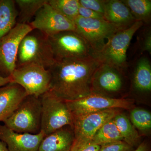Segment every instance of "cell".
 Returning <instances> with one entry per match:
<instances>
[{
    "mask_svg": "<svg viewBox=\"0 0 151 151\" xmlns=\"http://www.w3.org/2000/svg\"><path fill=\"white\" fill-rule=\"evenodd\" d=\"M29 24L33 29L39 31L48 37L65 31H76L74 22L57 12L48 2L37 13Z\"/></svg>",
    "mask_w": 151,
    "mask_h": 151,
    "instance_id": "8fae6325",
    "label": "cell"
},
{
    "mask_svg": "<svg viewBox=\"0 0 151 151\" xmlns=\"http://www.w3.org/2000/svg\"><path fill=\"white\" fill-rule=\"evenodd\" d=\"M66 102L73 118L108 109L129 110L134 103L131 99L113 98L92 92L78 100Z\"/></svg>",
    "mask_w": 151,
    "mask_h": 151,
    "instance_id": "9c48e42d",
    "label": "cell"
},
{
    "mask_svg": "<svg viewBox=\"0 0 151 151\" xmlns=\"http://www.w3.org/2000/svg\"><path fill=\"white\" fill-rule=\"evenodd\" d=\"M80 6L104 14L107 0H78Z\"/></svg>",
    "mask_w": 151,
    "mask_h": 151,
    "instance_id": "4316f807",
    "label": "cell"
},
{
    "mask_svg": "<svg viewBox=\"0 0 151 151\" xmlns=\"http://www.w3.org/2000/svg\"><path fill=\"white\" fill-rule=\"evenodd\" d=\"M48 0H16L15 2L18 6V23L29 24L31 19Z\"/></svg>",
    "mask_w": 151,
    "mask_h": 151,
    "instance_id": "44dd1931",
    "label": "cell"
},
{
    "mask_svg": "<svg viewBox=\"0 0 151 151\" xmlns=\"http://www.w3.org/2000/svg\"><path fill=\"white\" fill-rule=\"evenodd\" d=\"M113 119L106 122L97 131L92 138V142L101 146L107 143L123 140Z\"/></svg>",
    "mask_w": 151,
    "mask_h": 151,
    "instance_id": "7402d4cb",
    "label": "cell"
},
{
    "mask_svg": "<svg viewBox=\"0 0 151 151\" xmlns=\"http://www.w3.org/2000/svg\"><path fill=\"white\" fill-rule=\"evenodd\" d=\"M39 97L41 104V131L45 136L66 126L73 128V115L66 101L50 90Z\"/></svg>",
    "mask_w": 151,
    "mask_h": 151,
    "instance_id": "3957f363",
    "label": "cell"
},
{
    "mask_svg": "<svg viewBox=\"0 0 151 151\" xmlns=\"http://www.w3.org/2000/svg\"><path fill=\"white\" fill-rule=\"evenodd\" d=\"M74 139L73 129L66 126L45 136L38 151H70Z\"/></svg>",
    "mask_w": 151,
    "mask_h": 151,
    "instance_id": "e0dca14e",
    "label": "cell"
},
{
    "mask_svg": "<svg viewBox=\"0 0 151 151\" xmlns=\"http://www.w3.org/2000/svg\"><path fill=\"white\" fill-rule=\"evenodd\" d=\"M18 16L15 1L0 0V42L17 24Z\"/></svg>",
    "mask_w": 151,
    "mask_h": 151,
    "instance_id": "ac0fdd59",
    "label": "cell"
},
{
    "mask_svg": "<svg viewBox=\"0 0 151 151\" xmlns=\"http://www.w3.org/2000/svg\"><path fill=\"white\" fill-rule=\"evenodd\" d=\"M103 16L105 20L121 29L128 28L137 21L128 7L120 0H107Z\"/></svg>",
    "mask_w": 151,
    "mask_h": 151,
    "instance_id": "2e32d148",
    "label": "cell"
},
{
    "mask_svg": "<svg viewBox=\"0 0 151 151\" xmlns=\"http://www.w3.org/2000/svg\"><path fill=\"white\" fill-rule=\"evenodd\" d=\"M133 84L139 92H150L151 65L147 58L143 57L138 61L134 72Z\"/></svg>",
    "mask_w": 151,
    "mask_h": 151,
    "instance_id": "d6986e66",
    "label": "cell"
},
{
    "mask_svg": "<svg viewBox=\"0 0 151 151\" xmlns=\"http://www.w3.org/2000/svg\"><path fill=\"white\" fill-rule=\"evenodd\" d=\"M48 3L60 14L74 22L78 16V0H48Z\"/></svg>",
    "mask_w": 151,
    "mask_h": 151,
    "instance_id": "cb8c5ba5",
    "label": "cell"
},
{
    "mask_svg": "<svg viewBox=\"0 0 151 151\" xmlns=\"http://www.w3.org/2000/svg\"><path fill=\"white\" fill-rule=\"evenodd\" d=\"M134 151H150V147L147 143L144 142L140 144Z\"/></svg>",
    "mask_w": 151,
    "mask_h": 151,
    "instance_id": "4dcf8cb0",
    "label": "cell"
},
{
    "mask_svg": "<svg viewBox=\"0 0 151 151\" xmlns=\"http://www.w3.org/2000/svg\"><path fill=\"white\" fill-rule=\"evenodd\" d=\"M27 96L24 89L15 83L0 87V122L7 119Z\"/></svg>",
    "mask_w": 151,
    "mask_h": 151,
    "instance_id": "9a60e30c",
    "label": "cell"
},
{
    "mask_svg": "<svg viewBox=\"0 0 151 151\" xmlns=\"http://www.w3.org/2000/svg\"><path fill=\"white\" fill-rule=\"evenodd\" d=\"M41 104L40 97L27 95L4 122L18 133L37 134L41 131Z\"/></svg>",
    "mask_w": 151,
    "mask_h": 151,
    "instance_id": "277c9868",
    "label": "cell"
},
{
    "mask_svg": "<svg viewBox=\"0 0 151 151\" xmlns=\"http://www.w3.org/2000/svg\"><path fill=\"white\" fill-rule=\"evenodd\" d=\"M29 24L18 23L0 42V75L10 77L17 67V57L23 38L33 30Z\"/></svg>",
    "mask_w": 151,
    "mask_h": 151,
    "instance_id": "30bf717a",
    "label": "cell"
},
{
    "mask_svg": "<svg viewBox=\"0 0 151 151\" xmlns=\"http://www.w3.org/2000/svg\"><path fill=\"white\" fill-rule=\"evenodd\" d=\"M113 119L123 141L133 147L140 144V137L139 133L125 114L119 113Z\"/></svg>",
    "mask_w": 151,
    "mask_h": 151,
    "instance_id": "ffe728a7",
    "label": "cell"
},
{
    "mask_svg": "<svg viewBox=\"0 0 151 151\" xmlns=\"http://www.w3.org/2000/svg\"><path fill=\"white\" fill-rule=\"evenodd\" d=\"M12 82L22 86L27 95L39 97L50 89L51 75L48 69L37 64L17 66L11 76Z\"/></svg>",
    "mask_w": 151,
    "mask_h": 151,
    "instance_id": "8992f818",
    "label": "cell"
},
{
    "mask_svg": "<svg viewBox=\"0 0 151 151\" xmlns=\"http://www.w3.org/2000/svg\"><path fill=\"white\" fill-rule=\"evenodd\" d=\"M55 61L48 36L33 29L23 38L19 48L17 67L33 63L48 69Z\"/></svg>",
    "mask_w": 151,
    "mask_h": 151,
    "instance_id": "7a4b0ae2",
    "label": "cell"
},
{
    "mask_svg": "<svg viewBox=\"0 0 151 151\" xmlns=\"http://www.w3.org/2000/svg\"><path fill=\"white\" fill-rule=\"evenodd\" d=\"M74 23L76 32L89 43L95 57L102 50L106 42L121 29L105 19H87L78 16Z\"/></svg>",
    "mask_w": 151,
    "mask_h": 151,
    "instance_id": "52a82bcc",
    "label": "cell"
},
{
    "mask_svg": "<svg viewBox=\"0 0 151 151\" xmlns=\"http://www.w3.org/2000/svg\"><path fill=\"white\" fill-rule=\"evenodd\" d=\"M48 37L55 60L95 56L89 43L76 32L65 31Z\"/></svg>",
    "mask_w": 151,
    "mask_h": 151,
    "instance_id": "ba28073f",
    "label": "cell"
},
{
    "mask_svg": "<svg viewBox=\"0 0 151 151\" xmlns=\"http://www.w3.org/2000/svg\"><path fill=\"white\" fill-rule=\"evenodd\" d=\"M143 24L137 21L130 27L118 31L107 41L96 57L102 63L123 69L127 65V51L135 33Z\"/></svg>",
    "mask_w": 151,
    "mask_h": 151,
    "instance_id": "5b68a950",
    "label": "cell"
},
{
    "mask_svg": "<svg viewBox=\"0 0 151 151\" xmlns=\"http://www.w3.org/2000/svg\"><path fill=\"white\" fill-rule=\"evenodd\" d=\"M100 147L92 141L81 142L74 140L70 151H99Z\"/></svg>",
    "mask_w": 151,
    "mask_h": 151,
    "instance_id": "83f0119b",
    "label": "cell"
},
{
    "mask_svg": "<svg viewBox=\"0 0 151 151\" xmlns=\"http://www.w3.org/2000/svg\"><path fill=\"white\" fill-rule=\"evenodd\" d=\"M78 16L87 19H105L103 14L83 7L81 6L78 9Z\"/></svg>",
    "mask_w": 151,
    "mask_h": 151,
    "instance_id": "f1b7e54d",
    "label": "cell"
},
{
    "mask_svg": "<svg viewBox=\"0 0 151 151\" xmlns=\"http://www.w3.org/2000/svg\"><path fill=\"white\" fill-rule=\"evenodd\" d=\"M12 82L11 77H4L0 75V87Z\"/></svg>",
    "mask_w": 151,
    "mask_h": 151,
    "instance_id": "1f68e13d",
    "label": "cell"
},
{
    "mask_svg": "<svg viewBox=\"0 0 151 151\" xmlns=\"http://www.w3.org/2000/svg\"><path fill=\"white\" fill-rule=\"evenodd\" d=\"M0 151H9L5 143L0 140Z\"/></svg>",
    "mask_w": 151,
    "mask_h": 151,
    "instance_id": "d6a6232c",
    "label": "cell"
},
{
    "mask_svg": "<svg viewBox=\"0 0 151 151\" xmlns=\"http://www.w3.org/2000/svg\"><path fill=\"white\" fill-rule=\"evenodd\" d=\"M118 109H111L73 118L74 140L92 141L95 133L106 122L120 113Z\"/></svg>",
    "mask_w": 151,
    "mask_h": 151,
    "instance_id": "7c38bea8",
    "label": "cell"
},
{
    "mask_svg": "<svg viewBox=\"0 0 151 151\" xmlns=\"http://www.w3.org/2000/svg\"><path fill=\"white\" fill-rule=\"evenodd\" d=\"M45 137L42 131L37 134L18 133L0 125V140L5 143L9 151H38Z\"/></svg>",
    "mask_w": 151,
    "mask_h": 151,
    "instance_id": "5bb4252c",
    "label": "cell"
},
{
    "mask_svg": "<svg viewBox=\"0 0 151 151\" xmlns=\"http://www.w3.org/2000/svg\"><path fill=\"white\" fill-rule=\"evenodd\" d=\"M121 70L113 65L101 63L92 76L91 92L108 97L119 92L123 84Z\"/></svg>",
    "mask_w": 151,
    "mask_h": 151,
    "instance_id": "4fadbf2b",
    "label": "cell"
},
{
    "mask_svg": "<svg viewBox=\"0 0 151 151\" xmlns=\"http://www.w3.org/2000/svg\"><path fill=\"white\" fill-rule=\"evenodd\" d=\"M130 121L133 126L142 133L147 134L151 129L150 112L142 108L133 109L130 113Z\"/></svg>",
    "mask_w": 151,
    "mask_h": 151,
    "instance_id": "d4e9b609",
    "label": "cell"
},
{
    "mask_svg": "<svg viewBox=\"0 0 151 151\" xmlns=\"http://www.w3.org/2000/svg\"><path fill=\"white\" fill-rule=\"evenodd\" d=\"M136 21L147 22L150 18L151 0H122Z\"/></svg>",
    "mask_w": 151,
    "mask_h": 151,
    "instance_id": "603a6c76",
    "label": "cell"
},
{
    "mask_svg": "<svg viewBox=\"0 0 151 151\" xmlns=\"http://www.w3.org/2000/svg\"><path fill=\"white\" fill-rule=\"evenodd\" d=\"M134 147L124 141H116L101 145L99 151H134Z\"/></svg>",
    "mask_w": 151,
    "mask_h": 151,
    "instance_id": "484cf974",
    "label": "cell"
},
{
    "mask_svg": "<svg viewBox=\"0 0 151 151\" xmlns=\"http://www.w3.org/2000/svg\"><path fill=\"white\" fill-rule=\"evenodd\" d=\"M101 63L94 56L55 60L48 68L51 75L50 90L65 101L89 95L92 93V76Z\"/></svg>",
    "mask_w": 151,
    "mask_h": 151,
    "instance_id": "6da1fadb",
    "label": "cell"
},
{
    "mask_svg": "<svg viewBox=\"0 0 151 151\" xmlns=\"http://www.w3.org/2000/svg\"><path fill=\"white\" fill-rule=\"evenodd\" d=\"M142 40L141 43V49L142 52L147 51L149 54L151 53V32L150 29L145 32Z\"/></svg>",
    "mask_w": 151,
    "mask_h": 151,
    "instance_id": "f546056e",
    "label": "cell"
}]
</instances>
